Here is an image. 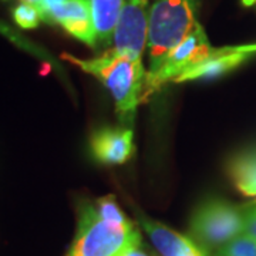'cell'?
Returning <instances> with one entry per match:
<instances>
[{"mask_svg": "<svg viewBox=\"0 0 256 256\" xmlns=\"http://www.w3.org/2000/svg\"><path fill=\"white\" fill-rule=\"evenodd\" d=\"M63 58L94 76L107 87L114 98L116 111L122 127H131L138 106L144 101L146 72L142 62L116 53L114 50L88 60H82L72 54H63Z\"/></svg>", "mask_w": 256, "mask_h": 256, "instance_id": "cell-1", "label": "cell"}, {"mask_svg": "<svg viewBox=\"0 0 256 256\" xmlns=\"http://www.w3.org/2000/svg\"><path fill=\"white\" fill-rule=\"evenodd\" d=\"M201 0H154L150 8L148 56L150 70L154 74L166 56L191 33L198 22Z\"/></svg>", "mask_w": 256, "mask_h": 256, "instance_id": "cell-2", "label": "cell"}, {"mask_svg": "<svg viewBox=\"0 0 256 256\" xmlns=\"http://www.w3.org/2000/svg\"><path fill=\"white\" fill-rule=\"evenodd\" d=\"M142 238L136 226L102 218L92 202H82L73 244L67 256H120L128 248L141 246Z\"/></svg>", "mask_w": 256, "mask_h": 256, "instance_id": "cell-3", "label": "cell"}, {"mask_svg": "<svg viewBox=\"0 0 256 256\" xmlns=\"http://www.w3.org/2000/svg\"><path fill=\"white\" fill-rule=\"evenodd\" d=\"M246 205L225 200H206L200 204L190 220V236L214 255L232 239L245 232Z\"/></svg>", "mask_w": 256, "mask_h": 256, "instance_id": "cell-4", "label": "cell"}, {"mask_svg": "<svg viewBox=\"0 0 256 256\" xmlns=\"http://www.w3.org/2000/svg\"><path fill=\"white\" fill-rule=\"evenodd\" d=\"M214 50L215 47L210 46L205 30L198 23L191 33L171 50L156 73L146 74L144 101L148 100L150 96L158 92L165 84L174 82L181 74L206 60L214 53Z\"/></svg>", "mask_w": 256, "mask_h": 256, "instance_id": "cell-5", "label": "cell"}, {"mask_svg": "<svg viewBox=\"0 0 256 256\" xmlns=\"http://www.w3.org/2000/svg\"><path fill=\"white\" fill-rule=\"evenodd\" d=\"M150 2L126 0L114 32V52L142 62V54L148 43Z\"/></svg>", "mask_w": 256, "mask_h": 256, "instance_id": "cell-6", "label": "cell"}, {"mask_svg": "<svg viewBox=\"0 0 256 256\" xmlns=\"http://www.w3.org/2000/svg\"><path fill=\"white\" fill-rule=\"evenodd\" d=\"M256 54V43L242 44V46H226L215 48L214 53L196 64L188 72L181 74L174 82H188L205 78H215L224 74H228L238 68L239 66L246 63L250 57Z\"/></svg>", "mask_w": 256, "mask_h": 256, "instance_id": "cell-7", "label": "cell"}, {"mask_svg": "<svg viewBox=\"0 0 256 256\" xmlns=\"http://www.w3.org/2000/svg\"><path fill=\"white\" fill-rule=\"evenodd\" d=\"M50 16L53 24H60L70 36L87 46H97L92 0H64L50 10Z\"/></svg>", "mask_w": 256, "mask_h": 256, "instance_id": "cell-8", "label": "cell"}, {"mask_svg": "<svg viewBox=\"0 0 256 256\" xmlns=\"http://www.w3.org/2000/svg\"><path fill=\"white\" fill-rule=\"evenodd\" d=\"M134 148V132L128 127H102L94 131L90 138L92 156L102 164L127 162Z\"/></svg>", "mask_w": 256, "mask_h": 256, "instance_id": "cell-9", "label": "cell"}, {"mask_svg": "<svg viewBox=\"0 0 256 256\" xmlns=\"http://www.w3.org/2000/svg\"><path fill=\"white\" fill-rule=\"evenodd\" d=\"M136 216L141 228L146 230L152 246L161 256H182L200 248L191 236L182 235L158 220H151L141 210H136Z\"/></svg>", "mask_w": 256, "mask_h": 256, "instance_id": "cell-10", "label": "cell"}, {"mask_svg": "<svg viewBox=\"0 0 256 256\" xmlns=\"http://www.w3.org/2000/svg\"><path fill=\"white\" fill-rule=\"evenodd\" d=\"M126 0H92V22L97 44L108 46L114 38Z\"/></svg>", "mask_w": 256, "mask_h": 256, "instance_id": "cell-11", "label": "cell"}, {"mask_svg": "<svg viewBox=\"0 0 256 256\" xmlns=\"http://www.w3.org/2000/svg\"><path fill=\"white\" fill-rule=\"evenodd\" d=\"M214 256H256V238L244 232L220 248Z\"/></svg>", "mask_w": 256, "mask_h": 256, "instance_id": "cell-12", "label": "cell"}, {"mask_svg": "<svg viewBox=\"0 0 256 256\" xmlns=\"http://www.w3.org/2000/svg\"><path fill=\"white\" fill-rule=\"evenodd\" d=\"M96 208L98 210L102 218L116 222V224H121V225H131L134 224L132 220L128 218L127 215L122 212L120 208V205L116 201L114 195H107V196H101L97 201L94 202Z\"/></svg>", "mask_w": 256, "mask_h": 256, "instance_id": "cell-13", "label": "cell"}, {"mask_svg": "<svg viewBox=\"0 0 256 256\" xmlns=\"http://www.w3.org/2000/svg\"><path fill=\"white\" fill-rule=\"evenodd\" d=\"M12 14H13V20L16 22L18 28H26V30L36 28L42 22L38 10L34 6L24 3V2L18 3V6L13 9Z\"/></svg>", "mask_w": 256, "mask_h": 256, "instance_id": "cell-14", "label": "cell"}, {"mask_svg": "<svg viewBox=\"0 0 256 256\" xmlns=\"http://www.w3.org/2000/svg\"><path fill=\"white\" fill-rule=\"evenodd\" d=\"M245 232L256 238V204H249V205H246Z\"/></svg>", "mask_w": 256, "mask_h": 256, "instance_id": "cell-15", "label": "cell"}, {"mask_svg": "<svg viewBox=\"0 0 256 256\" xmlns=\"http://www.w3.org/2000/svg\"><path fill=\"white\" fill-rule=\"evenodd\" d=\"M24 3H28L32 6H34L38 13H40V18H42V22H44L47 24H53L52 22V18H50V13H48V9L46 6V0H22Z\"/></svg>", "mask_w": 256, "mask_h": 256, "instance_id": "cell-16", "label": "cell"}, {"mask_svg": "<svg viewBox=\"0 0 256 256\" xmlns=\"http://www.w3.org/2000/svg\"><path fill=\"white\" fill-rule=\"evenodd\" d=\"M120 256H150L141 246L128 248L127 250H124Z\"/></svg>", "mask_w": 256, "mask_h": 256, "instance_id": "cell-17", "label": "cell"}, {"mask_svg": "<svg viewBox=\"0 0 256 256\" xmlns=\"http://www.w3.org/2000/svg\"><path fill=\"white\" fill-rule=\"evenodd\" d=\"M182 256H208V252L206 250H204L201 246L196 248V249H194L191 252H188V254H185Z\"/></svg>", "mask_w": 256, "mask_h": 256, "instance_id": "cell-18", "label": "cell"}, {"mask_svg": "<svg viewBox=\"0 0 256 256\" xmlns=\"http://www.w3.org/2000/svg\"><path fill=\"white\" fill-rule=\"evenodd\" d=\"M62 2H64V0H46V6L47 9H48V13H50V10L53 9L54 6H57V4H60ZM52 18V16H50ZM53 22V20H52Z\"/></svg>", "mask_w": 256, "mask_h": 256, "instance_id": "cell-19", "label": "cell"}, {"mask_svg": "<svg viewBox=\"0 0 256 256\" xmlns=\"http://www.w3.org/2000/svg\"><path fill=\"white\" fill-rule=\"evenodd\" d=\"M245 6H252L254 3H256V0H242Z\"/></svg>", "mask_w": 256, "mask_h": 256, "instance_id": "cell-20", "label": "cell"}]
</instances>
